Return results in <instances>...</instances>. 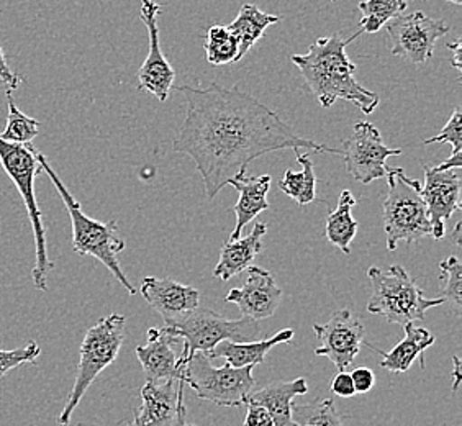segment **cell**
Instances as JSON below:
<instances>
[{
    "mask_svg": "<svg viewBox=\"0 0 462 426\" xmlns=\"http://www.w3.org/2000/svg\"><path fill=\"white\" fill-rule=\"evenodd\" d=\"M462 168V154H451L445 162H441L439 166H436L438 171H448V169H456L459 171Z\"/></svg>",
    "mask_w": 462,
    "mask_h": 426,
    "instance_id": "obj_39",
    "label": "cell"
},
{
    "mask_svg": "<svg viewBox=\"0 0 462 426\" xmlns=\"http://www.w3.org/2000/svg\"><path fill=\"white\" fill-rule=\"evenodd\" d=\"M148 343L144 347H136L134 355L143 367L146 382H164L168 379H182L184 367L180 363L182 351H176V345L182 341L171 331L152 327L146 333Z\"/></svg>",
    "mask_w": 462,
    "mask_h": 426,
    "instance_id": "obj_17",
    "label": "cell"
},
{
    "mask_svg": "<svg viewBox=\"0 0 462 426\" xmlns=\"http://www.w3.org/2000/svg\"><path fill=\"white\" fill-rule=\"evenodd\" d=\"M387 182L389 194L383 204L387 249H397L401 241L411 245L431 236V223L421 196V182L418 179H410L402 168H391Z\"/></svg>",
    "mask_w": 462,
    "mask_h": 426,
    "instance_id": "obj_7",
    "label": "cell"
},
{
    "mask_svg": "<svg viewBox=\"0 0 462 426\" xmlns=\"http://www.w3.org/2000/svg\"><path fill=\"white\" fill-rule=\"evenodd\" d=\"M387 32L391 36L392 54L420 66L431 60L438 40L449 33V27L443 20L428 17L425 12L417 10L392 18Z\"/></svg>",
    "mask_w": 462,
    "mask_h": 426,
    "instance_id": "obj_11",
    "label": "cell"
},
{
    "mask_svg": "<svg viewBox=\"0 0 462 426\" xmlns=\"http://www.w3.org/2000/svg\"><path fill=\"white\" fill-rule=\"evenodd\" d=\"M462 116L461 106H454L453 116H449L448 124L443 126L439 134L431 136L423 142V144H436V143H449L453 152L451 154H462Z\"/></svg>",
    "mask_w": 462,
    "mask_h": 426,
    "instance_id": "obj_33",
    "label": "cell"
},
{
    "mask_svg": "<svg viewBox=\"0 0 462 426\" xmlns=\"http://www.w3.org/2000/svg\"><path fill=\"white\" fill-rule=\"evenodd\" d=\"M186 382L168 379L146 382L142 389L143 405L134 412V421L128 426H176L187 417L184 403Z\"/></svg>",
    "mask_w": 462,
    "mask_h": 426,
    "instance_id": "obj_15",
    "label": "cell"
},
{
    "mask_svg": "<svg viewBox=\"0 0 462 426\" xmlns=\"http://www.w3.org/2000/svg\"><path fill=\"white\" fill-rule=\"evenodd\" d=\"M446 48H448L449 51H453V60H451V64H453L454 69L461 71L462 38H457V40L453 42V43H448Z\"/></svg>",
    "mask_w": 462,
    "mask_h": 426,
    "instance_id": "obj_38",
    "label": "cell"
},
{
    "mask_svg": "<svg viewBox=\"0 0 462 426\" xmlns=\"http://www.w3.org/2000/svg\"><path fill=\"white\" fill-rule=\"evenodd\" d=\"M162 9L164 5L154 0H142L140 15L150 36V53L138 71V89L150 92L160 102H166L176 79V71L161 50L158 18Z\"/></svg>",
    "mask_w": 462,
    "mask_h": 426,
    "instance_id": "obj_13",
    "label": "cell"
},
{
    "mask_svg": "<svg viewBox=\"0 0 462 426\" xmlns=\"http://www.w3.org/2000/svg\"><path fill=\"white\" fill-rule=\"evenodd\" d=\"M228 186H233L238 190V202L233 207V212L236 215V223L228 240H238L243 228L253 222L259 213L269 208L267 192L271 189V176L241 174L233 179Z\"/></svg>",
    "mask_w": 462,
    "mask_h": 426,
    "instance_id": "obj_20",
    "label": "cell"
},
{
    "mask_svg": "<svg viewBox=\"0 0 462 426\" xmlns=\"http://www.w3.org/2000/svg\"><path fill=\"white\" fill-rule=\"evenodd\" d=\"M40 156L42 153L32 143H14L0 138V164L23 199L35 235L36 261L32 279L36 289L45 292L48 289V273L53 269L54 263L48 258L46 227L35 197V179L43 172Z\"/></svg>",
    "mask_w": 462,
    "mask_h": 426,
    "instance_id": "obj_4",
    "label": "cell"
},
{
    "mask_svg": "<svg viewBox=\"0 0 462 426\" xmlns=\"http://www.w3.org/2000/svg\"><path fill=\"white\" fill-rule=\"evenodd\" d=\"M361 33L365 32L359 30L349 38L339 33L319 38L307 53L291 58L321 106L329 108L337 100H346L371 116L379 106V96L357 82L355 62L347 58L346 46Z\"/></svg>",
    "mask_w": 462,
    "mask_h": 426,
    "instance_id": "obj_2",
    "label": "cell"
},
{
    "mask_svg": "<svg viewBox=\"0 0 462 426\" xmlns=\"http://www.w3.org/2000/svg\"><path fill=\"white\" fill-rule=\"evenodd\" d=\"M176 426H196V425H189V423H187V417H184V418H180V420H179L178 425H176Z\"/></svg>",
    "mask_w": 462,
    "mask_h": 426,
    "instance_id": "obj_41",
    "label": "cell"
},
{
    "mask_svg": "<svg viewBox=\"0 0 462 426\" xmlns=\"http://www.w3.org/2000/svg\"><path fill=\"white\" fill-rule=\"evenodd\" d=\"M403 329H405V337L389 353H383L365 341V347H373L379 355H383L381 366L389 373H407L418 357H420L421 369H423L425 367L423 353L427 351L428 347L435 345L436 338L423 327H417L415 323H407Z\"/></svg>",
    "mask_w": 462,
    "mask_h": 426,
    "instance_id": "obj_23",
    "label": "cell"
},
{
    "mask_svg": "<svg viewBox=\"0 0 462 426\" xmlns=\"http://www.w3.org/2000/svg\"><path fill=\"white\" fill-rule=\"evenodd\" d=\"M292 417L299 426H345L343 418L331 399L292 403Z\"/></svg>",
    "mask_w": 462,
    "mask_h": 426,
    "instance_id": "obj_29",
    "label": "cell"
},
{
    "mask_svg": "<svg viewBox=\"0 0 462 426\" xmlns=\"http://www.w3.org/2000/svg\"><path fill=\"white\" fill-rule=\"evenodd\" d=\"M357 204L356 197L351 190H343L339 194L338 205L333 212L328 213L327 217V225H325V233L327 240L335 245L337 248L341 249L345 255L351 253V243L355 240L356 233L359 228V223L356 222L351 215L353 207Z\"/></svg>",
    "mask_w": 462,
    "mask_h": 426,
    "instance_id": "obj_25",
    "label": "cell"
},
{
    "mask_svg": "<svg viewBox=\"0 0 462 426\" xmlns=\"http://www.w3.org/2000/svg\"><path fill=\"white\" fill-rule=\"evenodd\" d=\"M0 80L10 90H17L20 88V84H22V76H18L17 72L10 69L9 62H7V58H5L2 46H0Z\"/></svg>",
    "mask_w": 462,
    "mask_h": 426,
    "instance_id": "obj_37",
    "label": "cell"
},
{
    "mask_svg": "<svg viewBox=\"0 0 462 426\" xmlns=\"http://www.w3.org/2000/svg\"><path fill=\"white\" fill-rule=\"evenodd\" d=\"M187 112L172 150L196 162L208 199H215L233 179L246 174L249 162L282 150H311L341 154V150L295 134L274 110L238 88L180 86Z\"/></svg>",
    "mask_w": 462,
    "mask_h": 426,
    "instance_id": "obj_1",
    "label": "cell"
},
{
    "mask_svg": "<svg viewBox=\"0 0 462 426\" xmlns=\"http://www.w3.org/2000/svg\"><path fill=\"white\" fill-rule=\"evenodd\" d=\"M367 277L373 287L367 311L383 315L393 325L405 327L407 323H415L418 320L425 319L430 309L446 302L443 297H425L411 275L399 264H393L387 271H383L381 267H369Z\"/></svg>",
    "mask_w": 462,
    "mask_h": 426,
    "instance_id": "obj_6",
    "label": "cell"
},
{
    "mask_svg": "<svg viewBox=\"0 0 462 426\" xmlns=\"http://www.w3.org/2000/svg\"><path fill=\"white\" fill-rule=\"evenodd\" d=\"M40 164L48 178L51 179L54 187L58 189L62 202L71 217L72 225V248L80 256H92L100 261L108 271L114 274L116 281L124 285L130 295L136 293L134 284L126 279L122 266L118 263V255L125 249V241L118 235L116 220L110 222H97L82 212L79 202L71 196L68 187L62 184L60 176L54 172L53 168L45 158V154L40 156Z\"/></svg>",
    "mask_w": 462,
    "mask_h": 426,
    "instance_id": "obj_3",
    "label": "cell"
},
{
    "mask_svg": "<svg viewBox=\"0 0 462 426\" xmlns=\"http://www.w3.org/2000/svg\"><path fill=\"white\" fill-rule=\"evenodd\" d=\"M125 338L126 319L120 313H112L106 319L98 320L94 327L88 329L80 345L76 381L72 385L68 403L58 418L60 425H69L74 410L78 409L80 400L88 394L98 374L107 369L118 357V353L124 347Z\"/></svg>",
    "mask_w": 462,
    "mask_h": 426,
    "instance_id": "obj_8",
    "label": "cell"
},
{
    "mask_svg": "<svg viewBox=\"0 0 462 426\" xmlns=\"http://www.w3.org/2000/svg\"><path fill=\"white\" fill-rule=\"evenodd\" d=\"M40 355H42V347L36 341H30L27 347H17L12 351L0 349V379L20 366L35 365Z\"/></svg>",
    "mask_w": 462,
    "mask_h": 426,
    "instance_id": "obj_32",
    "label": "cell"
},
{
    "mask_svg": "<svg viewBox=\"0 0 462 426\" xmlns=\"http://www.w3.org/2000/svg\"><path fill=\"white\" fill-rule=\"evenodd\" d=\"M182 381L199 399L217 407H243L254 387L253 366L233 367L226 363L215 367L212 359L200 351L187 361Z\"/></svg>",
    "mask_w": 462,
    "mask_h": 426,
    "instance_id": "obj_9",
    "label": "cell"
},
{
    "mask_svg": "<svg viewBox=\"0 0 462 426\" xmlns=\"http://www.w3.org/2000/svg\"><path fill=\"white\" fill-rule=\"evenodd\" d=\"M313 331L320 343L315 355L328 357L338 371H346L355 363L365 343V325L347 309L335 311L325 325L315 323Z\"/></svg>",
    "mask_w": 462,
    "mask_h": 426,
    "instance_id": "obj_12",
    "label": "cell"
},
{
    "mask_svg": "<svg viewBox=\"0 0 462 426\" xmlns=\"http://www.w3.org/2000/svg\"><path fill=\"white\" fill-rule=\"evenodd\" d=\"M333 2H337V0H333Z\"/></svg>",
    "mask_w": 462,
    "mask_h": 426,
    "instance_id": "obj_43",
    "label": "cell"
},
{
    "mask_svg": "<svg viewBox=\"0 0 462 426\" xmlns=\"http://www.w3.org/2000/svg\"><path fill=\"white\" fill-rule=\"evenodd\" d=\"M399 154H402V150L389 148L383 143L381 132L371 122H357L353 134L343 143L341 150L347 172L361 184H371L377 179L387 178L391 171L387 160Z\"/></svg>",
    "mask_w": 462,
    "mask_h": 426,
    "instance_id": "obj_10",
    "label": "cell"
},
{
    "mask_svg": "<svg viewBox=\"0 0 462 426\" xmlns=\"http://www.w3.org/2000/svg\"><path fill=\"white\" fill-rule=\"evenodd\" d=\"M248 279L241 287H233L225 295V302L235 303L243 317L261 321L276 313L282 301V289L276 284L274 275L266 269L249 266Z\"/></svg>",
    "mask_w": 462,
    "mask_h": 426,
    "instance_id": "obj_16",
    "label": "cell"
},
{
    "mask_svg": "<svg viewBox=\"0 0 462 426\" xmlns=\"http://www.w3.org/2000/svg\"><path fill=\"white\" fill-rule=\"evenodd\" d=\"M453 363H454V369H453V392L457 391V387H459V384H461L462 381V375H461V361H459V357L457 356H453Z\"/></svg>",
    "mask_w": 462,
    "mask_h": 426,
    "instance_id": "obj_40",
    "label": "cell"
},
{
    "mask_svg": "<svg viewBox=\"0 0 462 426\" xmlns=\"http://www.w3.org/2000/svg\"><path fill=\"white\" fill-rule=\"evenodd\" d=\"M204 50L207 61L212 66H223V64L238 62L240 43L236 36L231 33L230 28L218 23L207 30Z\"/></svg>",
    "mask_w": 462,
    "mask_h": 426,
    "instance_id": "obj_27",
    "label": "cell"
},
{
    "mask_svg": "<svg viewBox=\"0 0 462 426\" xmlns=\"http://www.w3.org/2000/svg\"><path fill=\"white\" fill-rule=\"evenodd\" d=\"M245 407H248V413L243 421V426H274L273 418L263 405H259L256 402H246Z\"/></svg>",
    "mask_w": 462,
    "mask_h": 426,
    "instance_id": "obj_34",
    "label": "cell"
},
{
    "mask_svg": "<svg viewBox=\"0 0 462 426\" xmlns=\"http://www.w3.org/2000/svg\"><path fill=\"white\" fill-rule=\"evenodd\" d=\"M293 152L297 162L302 164V171L293 172L292 169H287L284 179L279 182V189L285 196L292 197L300 207H305L317 199V174L309 154H302L299 150Z\"/></svg>",
    "mask_w": 462,
    "mask_h": 426,
    "instance_id": "obj_26",
    "label": "cell"
},
{
    "mask_svg": "<svg viewBox=\"0 0 462 426\" xmlns=\"http://www.w3.org/2000/svg\"><path fill=\"white\" fill-rule=\"evenodd\" d=\"M5 96H7V106H9V116H7L5 130L0 134V138L14 143L33 142L38 136L40 122L18 110L17 104L12 96V90L7 89Z\"/></svg>",
    "mask_w": 462,
    "mask_h": 426,
    "instance_id": "obj_30",
    "label": "cell"
},
{
    "mask_svg": "<svg viewBox=\"0 0 462 426\" xmlns=\"http://www.w3.org/2000/svg\"><path fill=\"white\" fill-rule=\"evenodd\" d=\"M407 0H363L357 4L363 18L359 22L361 30L365 33H375L392 18L399 17L407 10Z\"/></svg>",
    "mask_w": 462,
    "mask_h": 426,
    "instance_id": "obj_28",
    "label": "cell"
},
{
    "mask_svg": "<svg viewBox=\"0 0 462 426\" xmlns=\"http://www.w3.org/2000/svg\"><path fill=\"white\" fill-rule=\"evenodd\" d=\"M267 225L256 222L248 236L238 240H228L223 245L220 258L214 269V277L230 281L231 277L245 273L259 253L264 249L263 236H266Z\"/></svg>",
    "mask_w": 462,
    "mask_h": 426,
    "instance_id": "obj_19",
    "label": "cell"
},
{
    "mask_svg": "<svg viewBox=\"0 0 462 426\" xmlns=\"http://www.w3.org/2000/svg\"><path fill=\"white\" fill-rule=\"evenodd\" d=\"M441 282H443V299L453 303L456 313L461 311L462 305V264L457 256H449L439 263Z\"/></svg>",
    "mask_w": 462,
    "mask_h": 426,
    "instance_id": "obj_31",
    "label": "cell"
},
{
    "mask_svg": "<svg viewBox=\"0 0 462 426\" xmlns=\"http://www.w3.org/2000/svg\"><path fill=\"white\" fill-rule=\"evenodd\" d=\"M295 333L293 329H282L273 338L258 339V341H248V343H236V341H222L214 349L207 351L205 355L210 359H225L233 367H245V366L264 365L266 355L277 347L292 341Z\"/></svg>",
    "mask_w": 462,
    "mask_h": 426,
    "instance_id": "obj_22",
    "label": "cell"
},
{
    "mask_svg": "<svg viewBox=\"0 0 462 426\" xmlns=\"http://www.w3.org/2000/svg\"><path fill=\"white\" fill-rule=\"evenodd\" d=\"M164 329L182 339V366H186L197 351L207 353L226 339L236 343L258 341L263 333L259 321L248 317L228 320L222 313L204 307H197L174 319L164 320Z\"/></svg>",
    "mask_w": 462,
    "mask_h": 426,
    "instance_id": "obj_5",
    "label": "cell"
},
{
    "mask_svg": "<svg viewBox=\"0 0 462 426\" xmlns=\"http://www.w3.org/2000/svg\"><path fill=\"white\" fill-rule=\"evenodd\" d=\"M143 299L148 302L152 310L170 320L180 313L194 310L199 307L200 293L192 285H184L172 279H156L144 277L142 287Z\"/></svg>",
    "mask_w": 462,
    "mask_h": 426,
    "instance_id": "obj_18",
    "label": "cell"
},
{
    "mask_svg": "<svg viewBox=\"0 0 462 426\" xmlns=\"http://www.w3.org/2000/svg\"><path fill=\"white\" fill-rule=\"evenodd\" d=\"M309 384L305 377L293 381L273 382L261 391L251 392L246 402H256L269 412L274 426H299L293 421L292 403L297 395H305Z\"/></svg>",
    "mask_w": 462,
    "mask_h": 426,
    "instance_id": "obj_21",
    "label": "cell"
},
{
    "mask_svg": "<svg viewBox=\"0 0 462 426\" xmlns=\"http://www.w3.org/2000/svg\"><path fill=\"white\" fill-rule=\"evenodd\" d=\"M277 22H281V17L273 15V14H266L253 4H245L241 7L238 17L235 18L233 23L228 25L231 33L236 36V40L240 43L238 61L243 60L245 54L248 53L249 50L258 43L267 28L274 25Z\"/></svg>",
    "mask_w": 462,
    "mask_h": 426,
    "instance_id": "obj_24",
    "label": "cell"
},
{
    "mask_svg": "<svg viewBox=\"0 0 462 426\" xmlns=\"http://www.w3.org/2000/svg\"><path fill=\"white\" fill-rule=\"evenodd\" d=\"M351 379L355 384L356 394H367L373 391L375 385V374L365 366H359L356 367L355 371L351 373Z\"/></svg>",
    "mask_w": 462,
    "mask_h": 426,
    "instance_id": "obj_35",
    "label": "cell"
},
{
    "mask_svg": "<svg viewBox=\"0 0 462 426\" xmlns=\"http://www.w3.org/2000/svg\"><path fill=\"white\" fill-rule=\"evenodd\" d=\"M329 389L333 391L335 395L345 397V399L355 397L356 395L355 384H353V379H351V374L346 373V371H339L335 375V379L329 384Z\"/></svg>",
    "mask_w": 462,
    "mask_h": 426,
    "instance_id": "obj_36",
    "label": "cell"
},
{
    "mask_svg": "<svg viewBox=\"0 0 462 426\" xmlns=\"http://www.w3.org/2000/svg\"><path fill=\"white\" fill-rule=\"evenodd\" d=\"M445 2H451V4L457 5V7H459V5L462 4V0H445Z\"/></svg>",
    "mask_w": 462,
    "mask_h": 426,
    "instance_id": "obj_42",
    "label": "cell"
},
{
    "mask_svg": "<svg viewBox=\"0 0 462 426\" xmlns=\"http://www.w3.org/2000/svg\"><path fill=\"white\" fill-rule=\"evenodd\" d=\"M423 171L425 184H421V196L431 223V238L441 240L445 236V223L462 208L461 178L456 169L438 171L423 164Z\"/></svg>",
    "mask_w": 462,
    "mask_h": 426,
    "instance_id": "obj_14",
    "label": "cell"
}]
</instances>
